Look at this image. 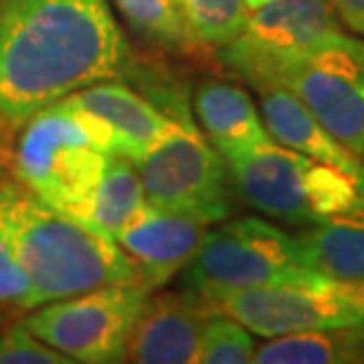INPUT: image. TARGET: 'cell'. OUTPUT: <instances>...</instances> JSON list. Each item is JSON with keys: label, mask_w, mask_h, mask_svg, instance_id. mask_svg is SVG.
Returning <instances> with one entry per match:
<instances>
[{"label": "cell", "mask_w": 364, "mask_h": 364, "mask_svg": "<svg viewBox=\"0 0 364 364\" xmlns=\"http://www.w3.org/2000/svg\"><path fill=\"white\" fill-rule=\"evenodd\" d=\"M151 291L142 282H119L60 298L21 317L28 329L78 364L126 362L128 341Z\"/></svg>", "instance_id": "cell-7"}, {"label": "cell", "mask_w": 364, "mask_h": 364, "mask_svg": "<svg viewBox=\"0 0 364 364\" xmlns=\"http://www.w3.org/2000/svg\"><path fill=\"white\" fill-rule=\"evenodd\" d=\"M303 256L296 235L260 218L218 223L185 270L182 284L199 296L218 291L274 287L319 279Z\"/></svg>", "instance_id": "cell-6"}, {"label": "cell", "mask_w": 364, "mask_h": 364, "mask_svg": "<svg viewBox=\"0 0 364 364\" xmlns=\"http://www.w3.org/2000/svg\"><path fill=\"white\" fill-rule=\"evenodd\" d=\"M331 0H267L242 33L218 48V60L253 90L277 88L298 62L343 41Z\"/></svg>", "instance_id": "cell-5"}, {"label": "cell", "mask_w": 364, "mask_h": 364, "mask_svg": "<svg viewBox=\"0 0 364 364\" xmlns=\"http://www.w3.org/2000/svg\"><path fill=\"white\" fill-rule=\"evenodd\" d=\"M0 308L12 312H28L36 308L31 279L3 225H0Z\"/></svg>", "instance_id": "cell-23"}, {"label": "cell", "mask_w": 364, "mask_h": 364, "mask_svg": "<svg viewBox=\"0 0 364 364\" xmlns=\"http://www.w3.org/2000/svg\"><path fill=\"white\" fill-rule=\"evenodd\" d=\"M69 100L97 116L112 130L116 137V154L128 156L130 161H137L180 123L151 100L130 90L116 78L85 85L71 92Z\"/></svg>", "instance_id": "cell-13"}, {"label": "cell", "mask_w": 364, "mask_h": 364, "mask_svg": "<svg viewBox=\"0 0 364 364\" xmlns=\"http://www.w3.org/2000/svg\"><path fill=\"white\" fill-rule=\"evenodd\" d=\"M203 237L206 225L201 220L147 203L116 235V242L133 260L137 279L156 291L192 263Z\"/></svg>", "instance_id": "cell-12"}, {"label": "cell", "mask_w": 364, "mask_h": 364, "mask_svg": "<svg viewBox=\"0 0 364 364\" xmlns=\"http://www.w3.org/2000/svg\"><path fill=\"white\" fill-rule=\"evenodd\" d=\"M128 43L107 0H0V121L36 112L126 67Z\"/></svg>", "instance_id": "cell-1"}, {"label": "cell", "mask_w": 364, "mask_h": 364, "mask_svg": "<svg viewBox=\"0 0 364 364\" xmlns=\"http://www.w3.org/2000/svg\"><path fill=\"white\" fill-rule=\"evenodd\" d=\"M194 112L208 142L220 151L225 161L272 142L251 97L232 83L203 81L196 85Z\"/></svg>", "instance_id": "cell-15"}, {"label": "cell", "mask_w": 364, "mask_h": 364, "mask_svg": "<svg viewBox=\"0 0 364 364\" xmlns=\"http://www.w3.org/2000/svg\"><path fill=\"white\" fill-rule=\"evenodd\" d=\"M258 364H353L364 362V324L289 333L256 350Z\"/></svg>", "instance_id": "cell-17"}, {"label": "cell", "mask_w": 364, "mask_h": 364, "mask_svg": "<svg viewBox=\"0 0 364 364\" xmlns=\"http://www.w3.org/2000/svg\"><path fill=\"white\" fill-rule=\"evenodd\" d=\"M336 7V14L343 24L364 38V0H331Z\"/></svg>", "instance_id": "cell-24"}, {"label": "cell", "mask_w": 364, "mask_h": 364, "mask_svg": "<svg viewBox=\"0 0 364 364\" xmlns=\"http://www.w3.org/2000/svg\"><path fill=\"white\" fill-rule=\"evenodd\" d=\"M12 173L43 201L81 218L116 137L97 116L64 97L21 123Z\"/></svg>", "instance_id": "cell-3"}, {"label": "cell", "mask_w": 364, "mask_h": 364, "mask_svg": "<svg viewBox=\"0 0 364 364\" xmlns=\"http://www.w3.org/2000/svg\"><path fill=\"white\" fill-rule=\"evenodd\" d=\"M260 112L267 126V133L284 147L301 151L315 161L329 164L333 168L348 173L358 180L364 192V159L355 156L343 147L329 130H326L315 114L284 85L260 90Z\"/></svg>", "instance_id": "cell-14"}, {"label": "cell", "mask_w": 364, "mask_h": 364, "mask_svg": "<svg viewBox=\"0 0 364 364\" xmlns=\"http://www.w3.org/2000/svg\"><path fill=\"white\" fill-rule=\"evenodd\" d=\"M0 364H74L17 319L0 329Z\"/></svg>", "instance_id": "cell-22"}, {"label": "cell", "mask_w": 364, "mask_h": 364, "mask_svg": "<svg viewBox=\"0 0 364 364\" xmlns=\"http://www.w3.org/2000/svg\"><path fill=\"white\" fill-rule=\"evenodd\" d=\"M296 239L315 272L364 284V201L301 230Z\"/></svg>", "instance_id": "cell-16"}, {"label": "cell", "mask_w": 364, "mask_h": 364, "mask_svg": "<svg viewBox=\"0 0 364 364\" xmlns=\"http://www.w3.org/2000/svg\"><path fill=\"white\" fill-rule=\"evenodd\" d=\"M203 298L213 312L265 338L364 324V284L324 274L315 282L218 291Z\"/></svg>", "instance_id": "cell-9"}, {"label": "cell", "mask_w": 364, "mask_h": 364, "mask_svg": "<svg viewBox=\"0 0 364 364\" xmlns=\"http://www.w3.org/2000/svg\"><path fill=\"white\" fill-rule=\"evenodd\" d=\"M137 38L164 50L194 48L182 24L176 0H114Z\"/></svg>", "instance_id": "cell-20"}, {"label": "cell", "mask_w": 364, "mask_h": 364, "mask_svg": "<svg viewBox=\"0 0 364 364\" xmlns=\"http://www.w3.org/2000/svg\"><path fill=\"white\" fill-rule=\"evenodd\" d=\"M7 178V171H5V164L0 161V185H3V180Z\"/></svg>", "instance_id": "cell-26"}, {"label": "cell", "mask_w": 364, "mask_h": 364, "mask_svg": "<svg viewBox=\"0 0 364 364\" xmlns=\"http://www.w3.org/2000/svg\"><path fill=\"white\" fill-rule=\"evenodd\" d=\"M147 203L137 166L128 156L112 154L81 218L116 239Z\"/></svg>", "instance_id": "cell-18"}, {"label": "cell", "mask_w": 364, "mask_h": 364, "mask_svg": "<svg viewBox=\"0 0 364 364\" xmlns=\"http://www.w3.org/2000/svg\"><path fill=\"white\" fill-rule=\"evenodd\" d=\"M192 46L223 48L251 17L246 0H176Z\"/></svg>", "instance_id": "cell-19"}, {"label": "cell", "mask_w": 364, "mask_h": 364, "mask_svg": "<svg viewBox=\"0 0 364 364\" xmlns=\"http://www.w3.org/2000/svg\"><path fill=\"white\" fill-rule=\"evenodd\" d=\"M256 341L242 322L215 312L206 322L196 362L201 364H246L256 358Z\"/></svg>", "instance_id": "cell-21"}, {"label": "cell", "mask_w": 364, "mask_h": 364, "mask_svg": "<svg viewBox=\"0 0 364 364\" xmlns=\"http://www.w3.org/2000/svg\"><path fill=\"white\" fill-rule=\"evenodd\" d=\"M0 225L31 279L36 308L119 282H140L119 242L43 201L17 178L0 185Z\"/></svg>", "instance_id": "cell-2"}, {"label": "cell", "mask_w": 364, "mask_h": 364, "mask_svg": "<svg viewBox=\"0 0 364 364\" xmlns=\"http://www.w3.org/2000/svg\"><path fill=\"white\" fill-rule=\"evenodd\" d=\"M336 140L364 159V38L346 36L305 57L284 78Z\"/></svg>", "instance_id": "cell-10"}, {"label": "cell", "mask_w": 364, "mask_h": 364, "mask_svg": "<svg viewBox=\"0 0 364 364\" xmlns=\"http://www.w3.org/2000/svg\"><path fill=\"white\" fill-rule=\"evenodd\" d=\"M265 3H267V0H246V5L251 7V12H253V10H258V7H260V5H265Z\"/></svg>", "instance_id": "cell-25"}, {"label": "cell", "mask_w": 364, "mask_h": 364, "mask_svg": "<svg viewBox=\"0 0 364 364\" xmlns=\"http://www.w3.org/2000/svg\"><path fill=\"white\" fill-rule=\"evenodd\" d=\"M0 329H3V319H0Z\"/></svg>", "instance_id": "cell-28"}, {"label": "cell", "mask_w": 364, "mask_h": 364, "mask_svg": "<svg viewBox=\"0 0 364 364\" xmlns=\"http://www.w3.org/2000/svg\"><path fill=\"white\" fill-rule=\"evenodd\" d=\"M213 315L206 298L196 291L149 294L130 333L126 360L137 364L196 362L201 333Z\"/></svg>", "instance_id": "cell-11"}, {"label": "cell", "mask_w": 364, "mask_h": 364, "mask_svg": "<svg viewBox=\"0 0 364 364\" xmlns=\"http://www.w3.org/2000/svg\"><path fill=\"white\" fill-rule=\"evenodd\" d=\"M228 166L251 208L294 228H310L364 201L348 173L274 142L228 159Z\"/></svg>", "instance_id": "cell-4"}, {"label": "cell", "mask_w": 364, "mask_h": 364, "mask_svg": "<svg viewBox=\"0 0 364 364\" xmlns=\"http://www.w3.org/2000/svg\"><path fill=\"white\" fill-rule=\"evenodd\" d=\"M0 126H5V123H3V121H0ZM0 147H3V135H0Z\"/></svg>", "instance_id": "cell-27"}, {"label": "cell", "mask_w": 364, "mask_h": 364, "mask_svg": "<svg viewBox=\"0 0 364 364\" xmlns=\"http://www.w3.org/2000/svg\"><path fill=\"white\" fill-rule=\"evenodd\" d=\"M133 164L147 201L159 208L196 218L203 225L228 220L235 210L230 166L192 123H178Z\"/></svg>", "instance_id": "cell-8"}]
</instances>
